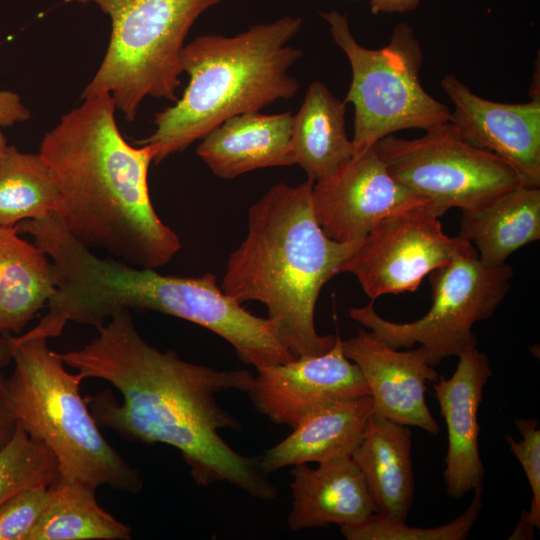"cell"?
I'll list each match as a JSON object with an SVG mask.
<instances>
[{
    "label": "cell",
    "instance_id": "obj_1",
    "mask_svg": "<svg viewBox=\"0 0 540 540\" xmlns=\"http://www.w3.org/2000/svg\"><path fill=\"white\" fill-rule=\"evenodd\" d=\"M97 330L82 348L58 355L84 379L105 380L121 394V403L109 390L89 399L100 427L131 441L176 448L199 486L227 482L261 500L277 496L259 458L236 452L219 434L241 423L215 396L225 390L248 393L254 382L248 370L214 369L155 348L138 333L129 310Z\"/></svg>",
    "mask_w": 540,
    "mask_h": 540
},
{
    "label": "cell",
    "instance_id": "obj_2",
    "mask_svg": "<svg viewBox=\"0 0 540 540\" xmlns=\"http://www.w3.org/2000/svg\"><path fill=\"white\" fill-rule=\"evenodd\" d=\"M83 99L40 145L39 154L60 191L56 214L86 248L135 267H162L181 249V242L158 217L150 199L153 151L123 138L109 93Z\"/></svg>",
    "mask_w": 540,
    "mask_h": 540
},
{
    "label": "cell",
    "instance_id": "obj_3",
    "mask_svg": "<svg viewBox=\"0 0 540 540\" xmlns=\"http://www.w3.org/2000/svg\"><path fill=\"white\" fill-rule=\"evenodd\" d=\"M314 182L277 183L248 211V232L227 261L222 290L240 304L258 301L295 356L329 351L338 336L316 331L314 312L323 286L342 272L361 241L329 238L313 210Z\"/></svg>",
    "mask_w": 540,
    "mask_h": 540
},
{
    "label": "cell",
    "instance_id": "obj_4",
    "mask_svg": "<svg viewBox=\"0 0 540 540\" xmlns=\"http://www.w3.org/2000/svg\"><path fill=\"white\" fill-rule=\"evenodd\" d=\"M57 292L53 306L67 321L103 325L124 310H153L202 326L231 344L238 358L255 368L296 358L267 318L227 295L215 275H162L121 260L101 258L75 239L55 257Z\"/></svg>",
    "mask_w": 540,
    "mask_h": 540
},
{
    "label": "cell",
    "instance_id": "obj_5",
    "mask_svg": "<svg viewBox=\"0 0 540 540\" xmlns=\"http://www.w3.org/2000/svg\"><path fill=\"white\" fill-rule=\"evenodd\" d=\"M301 26L300 17L285 16L234 36L207 34L186 44L181 67L188 85L137 144L148 145L158 164L233 116L292 98L299 83L288 71L303 52L289 43Z\"/></svg>",
    "mask_w": 540,
    "mask_h": 540
},
{
    "label": "cell",
    "instance_id": "obj_6",
    "mask_svg": "<svg viewBox=\"0 0 540 540\" xmlns=\"http://www.w3.org/2000/svg\"><path fill=\"white\" fill-rule=\"evenodd\" d=\"M11 339L14 371L4 387L17 423L53 452L62 476L95 489L108 485L138 493L139 471L107 442L80 395L84 378L65 368L48 337L35 328Z\"/></svg>",
    "mask_w": 540,
    "mask_h": 540
},
{
    "label": "cell",
    "instance_id": "obj_7",
    "mask_svg": "<svg viewBox=\"0 0 540 540\" xmlns=\"http://www.w3.org/2000/svg\"><path fill=\"white\" fill-rule=\"evenodd\" d=\"M111 20L106 54L85 98L109 93L127 121L147 96L176 102L184 40L197 18L221 0H86Z\"/></svg>",
    "mask_w": 540,
    "mask_h": 540
},
{
    "label": "cell",
    "instance_id": "obj_8",
    "mask_svg": "<svg viewBox=\"0 0 540 540\" xmlns=\"http://www.w3.org/2000/svg\"><path fill=\"white\" fill-rule=\"evenodd\" d=\"M320 15L351 65L344 101L354 106L353 156L397 131L427 132L450 122V109L422 87L424 55L409 24H397L384 47L368 49L354 38L346 14L333 10Z\"/></svg>",
    "mask_w": 540,
    "mask_h": 540
},
{
    "label": "cell",
    "instance_id": "obj_9",
    "mask_svg": "<svg viewBox=\"0 0 540 540\" xmlns=\"http://www.w3.org/2000/svg\"><path fill=\"white\" fill-rule=\"evenodd\" d=\"M512 276L511 266L486 265L474 248L429 273L432 305L423 317L408 323L392 322L376 312L373 301L351 308L349 316L391 348L419 344L434 367L477 345L474 324L495 313L510 289Z\"/></svg>",
    "mask_w": 540,
    "mask_h": 540
},
{
    "label": "cell",
    "instance_id": "obj_10",
    "mask_svg": "<svg viewBox=\"0 0 540 540\" xmlns=\"http://www.w3.org/2000/svg\"><path fill=\"white\" fill-rule=\"evenodd\" d=\"M375 147L390 174L439 217L479 208L523 184L508 163L464 141L450 122L419 138L388 135Z\"/></svg>",
    "mask_w": 540,
    "mask_h": 540
},
{
    "label": "cell",
    "instance_id": "obj_11",
    "mask_svg": "<svg viewBox=\"0 0 540 540\" xmlns=\"http://www.w3.org/2000/svg\"><path fill=\"white\" fill-rule=\"evenodd\" d=\"M474 249L443 231L429 204L397 212L377 224L342 272L353 274L374 301L385 294L415 291L423 278L455 255Z\"/></svg>",
    "mask_w": 540,
    "mask_h": 540
},
{
    "label": "cell",
    "instance_id": "obj_12",
    "mask_svg": "<svg viewBox=\"0 0 540 540\" xmlns=\"http://www.w3.org/2000/svg\"><path fill=\"white\" fill-rule=\"evenodd\" d=\"M312 203L324 233L342 243L361 241L383 219L429 204L390 174L375 145L314 182Z\"/></svg>",
    "mask_w": 540,
    "mask_h": 540
},
{
    "label": "cell",
    "instance_id": "obj_13",
    "mask_svg": "<svg viewBox=\"0 0 540 540\" xmlns=\"http://www.w3.org/2000/svg\"><path fill=\"white\" fill-rule=\"evenodd\" d=\"M256 370L248 394L255 409L277 425L294 428L331 404L370 395L359 367L344 354L339 336L323 354Z\"/></svg>",
    "mask_w": 540,
    "mask_h": 540
},
{
    "label": "cell",
    "instance_id": "obj_14",
    "mask_svg": "<svg viewBox=\"0 0 540 540\" xmlns=\"http://www.w3.org/2000/svg\"><path fill=\"white\" fill-rule=\"evenodd\" d=\"M441 87L454 106L450 123L459 136L508 163L524 185L539 187L540 97L519 104L492 101L451 74Z\"/></svg>",
    "mask_w": 540,
    "mask_h": 540
},
{
    "label": "cell",
    "instance_id": "obj_15",
    "mask_svg": "<svg viewBox=\"0 0 540 540\" xmlns=\"http://www.w3.org/2000/svg\"><path fill=\"white\" fill-rule=\"evenodd\" d=\"M341 345L366 381L373 413L432 435L439 433L425 397L427 383L436 382L439 374L428 363L422 347L399 351L363 328L351 338L341 340Z\"/></svg>",
    "mask_w": 540,
    "mask_h": 540
},
{
    "label": "cell",
    "instance_id": "obj_16",
    "mask_svg": "<svg viewBox=\"0 0 540 540\" xmlns=\"http://www.w3.org/2000/svg\"><path fill=\"white\" fill-rule=\"evenodd\" d=\"M453 375L433 382L435 398L447 427L444 480L448 496L460 499L482 484L485 470L479 452L478 411L492 376L486 354L470 346L458 355Z\"/></svg>",
    "mask_w": 540,
    "mask_h": 540
},
{
    "label": "cell",
    "instance_id": "obj_17",
    "mask_svg": "<svg viewBox=\"0 0 540 540\" xmlns=\"http://www.w3.org/2000/svg\"><path fill=\"white\" fill-rule=\"evenodd\" d=\"M291 476L288 525L293 531L329 524L356 526L376 514L364 477L351 457L334 458L317 468L295 465Z\"/></svg>",
    "mask_w": 540,
    "mask_h": 540
},
{
    "label": "cell",
    "instance_id": "obj_18",
    "mask_svg": "<svg viewBox=\"0 0 540 540\" xmlns=\"http://www.w3.org/2000/svg\"><path fill=\"white\" fill-rule=\"evenodd\" d=\"M291 112L233 116L209 131L197 154L212 173L233 179L253 170L295 165Z\"/></svg>",
    "mask_w": 540,
    "mask_h": 540
},
{
    "label": "cell",
    "instance_id": "obj_19",
    "mask_svg": "<svg viewBox=\"0 0 540 540\" xmlns=\"http://www.w3.org/2000/svg\"><path fill=\"white\" fill-rule=\"evenodd\" d=\"M372 412L370 395L339 401L314 412L265 451L259 459L262 470L268 474L287 466L351 457Z\"/></svg>",
    "mask_w": 540,
    "mask_h": 540
},
{
    "label": "cell",
    "instance_id": "obj_20",
    "mask_svg": "<svg viewBox=\"0 0 540 540\" xmlns=\"http://www.w3.org/2000/svg\"><path fill=\"white\" fill-rule=\"evenodd\" d=\"M412 434L408 426L372 412L351 458L360 469L376 514L405 521L413 502Z\"/></svg>",
    "mask_w": 540,
    "mask_h": 540
},
{
    "label": "cell",
    "instance_id": "obj_21",
    "mask_svg": "<svg viewBox=\"0 0 540 540\" xmlns=\"http://www.w3.org/2000/svg\"><path fill=\"white\" fill-rule=\"evenodd\" d=\"M458 236L474 246L484 264H506L516 250L540 239L539 187L521 184L462 212Z\"/></svg>",
    "mask_w": 540,
    "mask_h": 540
},
{
    "label": "cell",
    "instance_id": "obj_22",
    "mask_svg": "<svg viewBox=\"0 0 540 540\" xmlns=\"http://www.w3.org/2000/svg\"><path fill=\"white\" fill-rule=\"evenodd\" d=\"M346 106L321 81H313L292 117L291 144L295 164L317 182L333 174L353 157L346 131Z\"/></svg>",
    "mask_w": 540,
    "mask_h": 540
},
{
    "label": "cell",
    "instance_id": "obj_23",
    "mask_svg": "<svg viewBox=\"0 0 540 540\" xmlns=\"http://www.w3.org/2000/svg\"><path fill=\"white\" fill-rule=\"evenodd\" d=\"M56 290L45 251L0 227V333H20Z\"/></svg>",
    "mask_w": 540,
    "mask_h": 540
},
{
    "label": "cell",
    "instance_id": "obj_24",
    "mask_svg": "<svg viewBox=\"0 0 540 540\" xmlns=\"http://www.w3.org/2000/svg\"><path fill=\"white\" fill-rule=\"evenodd\" d=\"M95 490L61 475L48 487L46 506L29 540L131 539V527L98 504Z\"/></svg>",
    "mask_w": 540,
    "mask_h": 540
},
{
    "label": "cell",
    "instance_id": "obj_25",
    "mask_svg": "<svg viewBox=\"0 0 540 540\" xmlns=\"http://www.w3.org/2000/svg\"><path fill=\"white\" fill-rule=\"evenodd\" d=\"M59 206L58 185L41 155L8 145L0 162V227L44 218Z\"/></svg>",
    "mask_w": 540,
    "mask_h": 540
},
{
    "label": "cell",
    "instance_id": "obj_26",
    "mask_svg": "<svg viewBox=\"0 0 540 540\" xmlns=\"http://www.w3.org/2000/svg\"><path fill=\"white\" fill-rule=\"evenodd\" d=\"M60 476L53 452L17 423L10 440L0 448V506L25 489L49 487Z\"/></svg>",
    "mask_w": 540,
    "mask_h": 540
},
{
    "label": "cell",
    "instance_id": "obj_27",
    "mask_svg": "<svg viewBox=\"0 0 540 540\" xmlns=\"http://www.w3.org/2000/svg\"><path fill=\"white\" fill-rule=\"evenodd\" d=\"M482 490L480 484L474 489L467 509L449 523L438 527H411L405 521L374 514L362 524L340 527V530L348 540H464L480 515Z\"/></svg>",
    "mask_w": 540,
    "mask_h": 540
},
{
    "label": "cell",
    "instance_id": "obj_28",
    "mask_svg": "<svg viewBox=\"0 0 540 540\" xmlns=\"http://www.w3.org/2000/svg\"><path fill=\"white\" fill-rule=\"evenodd\" d=\"M514 423L522 438L517 440L511 435L505 438L524 470L532 498L529 510L522 513L509 539H533L535 527H540V429L537 419L519 418Z\"/></svg>",
    "mask_w": 540,
    "mask_h": 540
},
{
    "label": "cell",
    "instance_id": "obj_29",
    "mask_svg": "<svg viewBox=\"0 0 540 540\" xmlns=\"http://www.w3.org/2000/svg\"><path fill=\"white\" fill-rule=\"evenodd\" d=\"M48 499V487L25 489L0 506V540H29Z\"/></svg>",
    "mask_w": 540,
    "mask_h": 540
},
{
    "label": "cell",
    "instance_id": "obj_30",
    "mask_svg": "<svg viewBox=\"0 0 540 540\" xmlns=\"http://www.w3.org/2000/svg\"><path fill=\"white\" fill-rule=\"evenodd\" d=\"M30 115V111L17 93L0 90V128L24 122Z\"/></svg>",
    "mask_w": 540,
    "mask_h": 540
},
{
    "label": "cell",
    "instance_id": "obj_31",
    "mask_svg": "<svg viewBox=\"0 0 540 540\" xmlns=\"http://www.w3.org/2000/svg\"><path fill=\"white\" fill-rule=\"evenodd\" d=\"M5 378L0 368V448L10 440L17 426V421L6 402Z\"/></svg>",
    "mask_w": 540,
    "mask_h": 540
},
{
    "label": "cell",
    "instance_id": "obj_32",
    "mask_svg": "<svg viewBox=\"0 0 540 540\" xmlns=\"http://www.w3.org/2000/svg\"><path fill=\"white\" fill-rule=\"evenodd\" d=\"M422 0H370L371 11L378 13H405L418 7Z\"/></svg>",
    "mask_w": 540,
    "mask_h": 540
},
{
    "label": "cell",
    "instance_id": "obj_33",
    "mask_svg": "<svg viewBox=\"0 0 540 540\" xmlns=\"http://www.w3.org/2000/svg\"><path fill=\"white\" fill-rule=\"evenodd\" d=\"M12 359V339L0 337V368Z\"/></svg>",
    "mask_w": 540,
    "mask_h": 540
},
{
    "label": "cell",
    "instance_id": "obj_34",
    "mask_svg": "<svg viewBox=\"0 0 540 540\" xmlns=\"http://www.w3.org/2000/svg\"><path fill=\"white\" fill-rule=\"evenodd\" d=\"M7 146V139L0 128V162Z\"/></svg>",
    "mask_w": 540,
    "mask_h": 540
},
{
    "label": "cell",
    "instance_id": "obj_35",
    "mask_svg": "<svg viewBox=\"0 0 540 540\" xmlns=\"http://www.w3.org/2000/svg\"><path fill=\"white\" fill-rule=\"evenodd\" d=\"M66 1H70V2L76 1V2H79V3H86V0H66Z\"/></svg>",
    "mask_w": 540,
    "mask_h": 540
}]
</instances>
